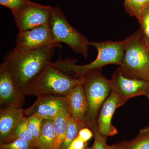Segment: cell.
<instances>
[{"label": "cell", "mask_w": 149, "mask_h": 149, "mask_svg": "<svg viewBox=\"0 0 149 149\" xmlns=\"http://www.w3.org/2000/svg\"><path fill=\"white\" fill-rule=\"evenodd\" d=\"M56 46L17 52L11 50L5 56L8 66L17 85L24 89L52 63Z\"/></svg>", "instance_id": "cell-1"}, {"label": "cell", "mask_w": 149, "mask_h": 149, "mask_svg": "<svg viewBox=\"0 0 149 149\" xmlns=\"http://www.w3.org/2000/svg\"><path fill=\"white\" fill-rule=\"evenodd\" d=\"M90 46L95 47L97 51V58L89 64L77 65L75 61L68 58L59 59L53 65L65 72H72L77 78L85 75L91 70L101 69L110 64L120 65L124 54V41L90 42Z\"/></svg>", "instance_id": "cell-2"}, {"label": "cell", "mask_w": 149, "mask_h": 149, "mask_svg": "<svg viewBox=\"0 0 149 149\" xmlns=\"http://www.w3.org/2000/svg\"><path fill=\"white\" fill-rule=\"evenodd\" d=\"M82 79L73 78L55 67L53 63L24 89L27 96L45 95L65 97Z\"/></svg>", "instance_id": "cell-3"}, {"label": "cell", "mask_w": 149, "mask_h": 149, "mask_svg": "<svg viewBox=\"0 0 149 149\" xmlns=\"http://www.w3.org/2000/svg\"><path fill=\"white\" fill-rule=\"evenodd\" d=\"M124 54L119 67L129 78L149 81V49L140 29L123 40Z\"/></svg>", "instance_id": "cell-4"}, {"label": "cell", "mask_w": 149, "mask_h": 149, "mask_svg": "<svg viewBox=\"0 0 149 149\" xmlns=\"http://www.w3.org/2000/svg\"><path fill=\"white\" fill-rule=\"evenodd\" d=\"M99 70H91L80 77L88 105L84 122L90 128L97 125L99 113L111 91V80L104 77Z\"/></svg>", "instance_id": "cell-5"}, {"label": "cell", "mask_w": 149, "mask_h": 149, "mask_svg": "<svg viewBox=\"0 0 149 149\" xmlns=\"http://www.w3.org/2000/svg\"><path fill=\"white\" fill-rule=\"evenodd\" d=\"M49 25L56 43H65L74 53L87 58L90 42L70 24L64 13L58 7L53 9Z\"/></svg>", "instance_id": "cell-6"}, {"label": "cell", "mask_w": 149, "mask_h": 149, "mask_svg": "<svg viewBox=\"0 0 149 149\" xmlns=\"http://www.w3.org/2000/svg\"><path fill=\"white\" fill-rule=\"evenodd\" d=\"M53 8L32 1L23 8L13 13L19 31H26L49 24Z\"/></svg>", "instance_id": "cell-7"}, {"label": "cell", "mask_w": 149, "mask_h": 149, "mask_svg": "<svg viewBox=\"0 0 149 149\" xmlns=\"http://www.w3.org/2000/svg\"><path fill=\"white\" fill-rule=\"evenodd\" d=\"M59 45L54 40L49 25L47 24L26 31H18L16 37V46L12 50L22 52Z\"/></svg>", "instance_id": "cell-8"}, {"label": "cell", "mask_w": 149, "mask_h": 149, "mask_svg": "<svg viewBox=\"0 0 149 149\" xmlns=\"http://www.w3.org/2000/svg\"><path fill=\"white\" fill-rule=\"evenodd\" d=\"M110 80L111 91L117 96L119 107L134 97L146 96L148 81L126 77L123 74L119 68L115 71Z\"/></svg>", "instance_id": "cell-9"}, {"label": "cell", "mask_w": 149, "mask_h": 149, "mask_svg": "<svg viewBox=\"0 0 149 149\" xmlns=\"http://www.w3.org/2000/svg\"><path fill=\"white\" fill-rule=\"evenodd\" d=\"M26 96L24 89L17 85L4 61L0 66V104L6 107L22 109Z\"/></svg>", "instance_id": "cell-10"}, {"label": "cell", "mask_w": 149, "mask_h": 149, "mask_svg": "<svg viewBox=\"0 0 149 149\" xmlns=\"http://www.w3.org/2000/svg\"><path fill=\"white\" fill-rule=\"evenodd\" d=\"M68 108L65 97L45 95L37 97L31 106L23 109V113L27 116L37 113L44 119H53L60 112Z\"/></svg>", "instance_id": "cell-11"}, {"label": "cell", "mask_w": 149, "mask_h": 149, "mask_svg": "<svg viewBox=\"0 0 149 149\" xmlns=\"http://www.w3.org/2000/svg\"><path fill=\"white\" fill-rule=\"evenodd\" d=\"M118 107L119 101L117 96L111 91L103 104L97 120L99 131L106 137L114 136L118 133L117 129L112 124L111 120L116 109Z\"/></svg>", "instance_id": "cell-12"}, {"label": "cell", "mask_w": 149, "mask_h": 149, "mask_svg": "<svg viewBox=\"0 0 149 149\" xmlns=\"http://www.w3.org/2000/svg\"><path fill=\"white\" fill-rule=\"evenodd\" d=\"M25 117L23 109L6 107L0 111V143L13 133Z\"/></svg>", "instance_id": "cell-13"}, {"label": "cell", "mask_w": 149, "mask_h": 149, "mask_svg": "<svg viewBox=\"0 0 149 149\" xmlns=\"http://www.w3.org/2000/svg\"><path fill=\"white\" fill-rule=\"evenodd\" d=\"M65 97L71 116L84 122L88 112V105L82 83L75 86Z\"/></svg>", "instance_id": "cell-14"}, {"label": "cell", "mask_w": 149, "mask_h": 149, "mask_svg": "<svg viewBox=\"0 0 149 149\" xmlns=\"http://www.w3.org/2000/svg\"><path fill=\"white\" fill-rule=\"evenodd\" d=\"M71 116L68 109L58 113L53 119L56 138L53 149H60L66 135L68 123Z\"/></svg>", "instance_id": "cell-15"}, {"label": "cell", "mask_w": 149, "mask_h": 149, "mask_svg": "<svg viewBox=\"0 0 149 149\" xmlns=\"http://www.w3.org/2000/svg\"><path fill=\"white\" fill-rule=\"evenodd\" d=\"M55 138L53 120L44 119L40 137L36 145L37 148L41 149H53Z\"/></svg>", "instance_id": "cell-16"}, {"label": "cell", "mask_w": 149, "mask_h": 149, "mask_svg": "<svg viewBox=\"0 0 149 149\" xmlns=\"http://www.w3.org/2000/svg\"><path fill=\"white\" fill-rule=\"evenodd\" d=\"M86 127L84 121L70 116L68 123L66 135L60 149H66L78 136L81 129Z\"/></svg>", "instance_id": "cell-17"}, {"label": "cell", "mask_w": 149, "mask_h": 149, "mask_svg": "<svg viewBox=\"0 0 149 149\" xmlns=\"http://www.w3.org/2000/svg\"><path fill=\"white\" fill-rule=\"evenodd\" d=\"M19 139L25 140L36 146V141L28 129L27 118L25 116L13 133L3 143H8Z\"/></svg>", "instance_id": "cell-18"}, {"label": "cell", "mask_w": 149, "mask_h": 149, "mask_svg": "<svg viewBox=\"0 0 149 149\" xmlns=\"http://www.w3.org/2000/svg\"><path fill=\"white\" fill-rule=\"evenodd\" d=\"M122 146L126 149H149V125L141 129L135 139Z\"/></svg>", "instance_id": "cell-19"}, {"label": "cell", "mask_w": 149, "mask_h": 149, "mask_svg": "<svg viewBox=\"0 0 149 149\" xmlns=\"http://www.w3.org/2000/svg\"><path fill=\"white\" fill-rule=\"evenodd\" d=\"M124 6L130 16L135 17L139 21L144 11L149 6V0H124Z\"/></svg>", "instance_id": "cell-20"}, {"label": "cell", "mask_w": 149, "mask_h": 149, "mask_svg": "<svg viewBox=\"0 0 149 149\" xmlns=\"http://www.w3.org/2000/svg\"><path fill=\"white\" fill-rule=\"evenodd\" d=\"M27 118L28 129L37 145L42 130L44 118L40 114L35 113L28 116Z\"/></svg>", "instance_id": "cell-21"}, {"label": "cell", "mask_w": 149, "mask_h": 149, "mask_svg": "<svg viewBox=\"0 0 149 149\" xmlns=\"http://www.w3.org/2000/svg\"><path fill=\"white\" fill-rule=\"evenodd\" d=\"M144 41L149 49V6L143 12L139 21Z\"/></svg>", "instance_id": "cell-22"}, {"label": "cell", "mask_w": 149, "mask_h": 149, "mask_svg": "<svg viewBox=\"0 0 149 149\" xmlns=\"http://www.w3.org/2000/svg\"><path fill=\"white\" fill-rule=\"evenodd\" d=\"M37 148L35 144L22 140L17 139L8 143H0V149H34Z\"/></svg>", "instance_id": "cell-23"}, {"label": "cell", "mask_w": 149, "mask_h": 149, "mask_svg": "<svg viewBox=\"0 0 149 149\" xmlns=\"http://www.w3.org/2000/svg\"><path fill=\"white\" fill-rule=\"evenodd\" d=\"M90 129L93 131L94 137V142L93 149H107L108 146L106 143L107 137L102 135L99 131L97 125Z\"/></svg>", "instance_id": "cell-24"}, {"label": "cell", "mask_w": 149, "mask_h": 149, "mask_svg": "<svg viewBox=\"0 0 149 149\" xmlns=\"http://www.w3.org/2000/svg\"><path fill=\"white\" fill-rule=\"evenodd\" d=\"M30 0H0V4L8 8L12 13L29 4Z\"/></svg>", "instance_id": "cell-25"}, {"label": "cell", "mask_w": 149, "mask_h": 149, "mask_svg": "<svg viewBox=\"0 0 149 149\" xmlns=\"http://www.w3.org/2000/svg\"><path fill=\"white\" fill-rule=\"evenodd\" d=\"M94 136L93 131L88 127H85L81 129L78 133L77 137L85 143H87Z\"/></svg>", "instance_id": "cell-26"}, {"label": "cell", "mask_w": 149, "mask_h": 149, "mask_svg": "<svg viewBox=\"0 0 149 149\" xmlns=\"http://www.w3.org/2000/svg\"><path fill=\"white\" fill-rule=\"evenodd\" d=\"M87 143H85L76 137L66 149H85L88 147Z\"/></svg>", "instance_id": "cell-27"}, {"label": "cell", "mask_w": 149, "mask_h": 149, "mask_svg": "<svg viewBox=\"0 0 149 149\" xmlns=\"http://www.w3.org/2000/svg\"><path fill=\"white\" fill-rule=\"evenodd\" d=\"M107 149H120L118 146H109Z\"/></svg>", "instance_id": "cell-28"}, {"label": "cell", "mask_w": 149, "mask_h": 149, "mask_svg": "<svg viewBox=\"0 0 149 149\" xmlns=\"http://www.w3.org/2000/svg\"><path fill=\"white\" fill-rule=\"evenodd\" d=\"M148 82L149 83V81H148ZM146 96L147 97H148V100H149V85L148 89V93H147Z\"/></svg>", "instance_id": "cell-29"}, {"label": "cell", "mask_w": 149, "mask_h": 149, "mask_svg": "<svg viewBox=\"0 0 149 149\" xmlns=\"http://www.w3.org/2000/svg\"><path fill=\"white\" fill-rule=\"evenodd\" d=\"M118 147H119V149H126L123 146H118Z\"/></svg>", "instance_id": "cell-30"}, {"label": "cell", "mask_w": 149, "mask_h": 149, "mask_svg": "<svg viewBox=\"0 0 149 149\" xmlns=\"http://www.w3.org/2000/svg\"><path fill=\"white\" fill-rule=\"evenodd\" d=\"M85 149H93V148H92V147H91V148H88V147H87Z\"/></svg>", "instance_id": "cell-31"}, {"label": "cell", "mask_w": 149, "mask_h": 149, "mask_svg": "<svg viewBox=\"0 0 149 149\" xmlns=\"http://www.w3.org/2000/svg\"><path fill=\"white\" fill-rule=\"evenodd\" d=\"M34 149H41L40 148H36Z\"/></svg>", "instance_id": "cell-32"}]
</instances>
